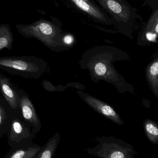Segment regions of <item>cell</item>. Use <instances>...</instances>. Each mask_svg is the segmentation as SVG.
Masks as SVG:
<instances>
[{
  "mask_svg": "<svg viewBox=\"0 0 158 158\" xmlns=\"http://www.w3.org/2000/svg\"><path fill=\"white\" fill-rule=\"evenodd\" d=\"M129 54L112 46H99L86 51L79 61L83 70L89 72L90 79L96 84L101 80L113 85L120 93H134V87L117 72L114 63L129 60Z\"/></svg>",
  "mask_w": 158,
  "mask_h": 158,
  "instance_id": "cell-1",
  "label": "cell"
},
{
  "mask_svg": "<svg viewBox=\"0 0 158 158\" xmlns=\"http://www.w3.org/2000/svg\"><path fill=\"white\" fill-rule=\"evenodd\" d=\"M111 18L117 32L133 39L135 23L140 19L137 10L127 0H94Z\"/></svg>",
  "mask_w": 158,
  "mask_h": 158,
  "instance_id": "cell-2",
  "label": "cell"
},
{
  "mask_svg": "<svg viewBox=\"0 0 158 158\" xmlns=\"http://www.w3.org/2000/svg\"><path fill=\"white\" fill-rule=\"evenodd\" d=\"M47 68L45 61L34 56L0 57V70L24 78H40Z\"/></svg>",
  "mask_w": 158,
  "mask_h": 158,
  "instance_id": "cell-3",
  "label": "cell"
},
{
  "mask_svg": "<svg viewBox=\"0 0 158 158\" xmlns=\"http://www.w3.org/2000/svg\"><path fill=\"white\" fill-rule=\"evenodd\" d=\"M98 144L89 148L88 153L102 158H133L136 154L134 147L123 139L113 136L97 138Z\"/></svg>",
  "mask_w": 158,
  "mask_h": 158,
  "instance_id": "cell-4",
  "label": "cell"
},
{
  "mask_svg": "<svg viewBox=\"0 0 158 158\" xmlns=\"http://www.w3.org/2000/svg\"><path fill=\"white\" fill-rule=\"evenodd\" d=\"M7 136L8 144L13 149L33 143L36 134L25 122L21 114L14 119Z\"/></svg>",
  "mask_w": 158,
  "mask_h": 158,
  "instance_id": "cell-5",
  "label": "cell"
},
{
  "mask_svg": "<svg viewBox=\"0 0 158 158\" xmlns=\"http://www.w3.org/2000/svg\"><path fill=\"white\" fill-rule=\"evenodd\" d=\"M73 7L95 22L105 26L113 25L111 18L94 0H66Z\"/></svg>",
  "mask_w": 158,
  "mask_h": 158,
  "instance_id": "cell-6",
  "label": "cell"
},
{
  "mask_svg": "<svg viewBox=\"0 0 158 158\" xmlns=\"http://www.w3.org/2000/svg\"><path fill=\"white\" fill-rule=\"evenodd\" d=\"M77 93L82 100L94 110L119 125H123L120 115L110 105L82 90H77Z\"/></svg>",
  "mask_w": 158,
  "mask_h": 158,
  "instance_id": "cell-7",
  "label": "cell"
},
{
  "mask_svg": "<svg viewBox=\"0 0 158 158\" xmlns=\"http://www.w3.org/2000/svg\"><path fill=\"white\" fill-rule=\"evenodd\" d=\"M20 110L25 122L29 125L35 134L38 133L42 127V124L35 106L27 93L23 89H19Z\"/></svg>",
  "mask_w": 158,
  "mask_h": 158,
  "instance_id": "cell-8",
  "label": "cell"
},
{
  "mask_svg": "<svg viewBox=\"0 0 158 158\" xmlns=\"http://www.w3.org/2000/svg\"><path fill=\"white\" fill-rule=\"evenodd\" d=\"M158 35V9L154 10L147 23L144 24L139 35L137 44L139 46L150 45L157 43Z\"/></svg>",
  "mask_w": 158,
  "mask_h": 158,
  "instance_id": "cell-9",
  "label": "cell"
},
{
  "mask_svg": "<svg viewBox=\"0 0 158 158\" xmlns=\"http://www.w3.org/2000/svg\"><path fill=\"white\" fill-rule=\"evenodd\" d=\"M19 90L10 78L0 73V93L15 110H20Z\"/></svg>",
  "mask_w": 158,
  "mask_h": 158,
  "instance_id": "cell-10",
  "label": "cell"
},
{
  "mask_svg": "<svg viewBox=\"0 0 158 158\" xmlns=\"http://www.w3.org/2000/svg\"><path fill=\"white\" fill-rule=\"evenodd\" d=\"M21 114V110H14L0 97V138L7 135L14 119Z\"/></svg>",
  "mask_w": 158,
  "mask_h": 158,
  "instance_id": "cell-11",
  "label": "cell"
},
{
  "mask_svg": "<svg viewBox=\"0 0 158 158\" xmlns=\"http://www.w3.org/2000/svg\"><path fill=\"white\" fill-rule=\"evenodd\" d=\"M42 146L34 143L11 149L4 156L6 158H35Z\"/></svg>",
  "mask_w": 158,
  "mask_h": 158,
  "instance_id": "cell-12",
  "label": "cell"
},
{
  "mask_svg": "<svg viewBox=\"0 0 158 158\" xmlns=\"http://www.w3.org/2000/svg\"><path fill=\"white\" fill-rule=\"evenodd\" d=\"M146 77L150 88L155 97L158 98V55H156L146 67Z\"/></svg>",
  "mask_w": 158,
  "mask_h": 158,
  "instance_id": "cell-13",
  "label": "cell"
},
{
  "mask_svg": "<svg viewBox=\"0 0 158 158\" xmlns=\"http://www.w3.org/2000/svg\"><path fill=\"white\" fill-rule=\"evenodd\" d=\"M60 133H57L48 140L37 154L35 158H52L60 142Z\"/></svg>",
  "mask_w": 158,
  "mask_h": 158,
  "instance_id": "cell-14",
  "label": "cell"
},
{
  "mask_svg": "<svg viewBox=\"0 0 158 158\" xmlns=\"http://www.w3.org/2000/svg\"><path fill=\"white\" fill-rule=\"evenodd\" d=\"M144 131L149 141L153 144L158 142V127L157 123L150 119H146L143 123Z\"/></svg>",
  "mask_w": 158,
  "mask_h": 158,
  "instance_id": "cell-15",
  "label": "cell"
},
{
  "mask_svg": "<svg viewBox=\"0 0 158 158\" xmlns=\"http://www.w3.org/2000/svg\"><path fill=\"white\" fill-rule=\"evenodd\" d=\"M74 42L75 38L73 35L68 34H65L63 36L62 43L64 47L65 48L73 47Z\"/></svg>",
  "mask_w": 158,
  "mask_h": 158,
  "instance_id": "cell-16",
  "label": "cell"
},
{
  "mask_svg": "<svg viewBox=\"0 0 158 158\" xmlns=\"http://www.w3.org/2000/svg\"><path fill=\"white\" fill-rule=\"evenodd\" d=\"M10 41L9 37L7 36H0V50L4 48L9 47L10 45Z\"/></svg>",
  "mask_w": 158,
  "mask_h": 158,
  "instance_id": "cell-17",
  "label": "cell"
},
{
  "mask_svg": "<svg viewBox=\"0 0 158 158\" xmlns=\"http://www.w3.org/2000/svg\"><path fill=\"white\" fill-rule=\"evenodd\" d=\"M139 1H142V0H139Z\"/></svg>",
  "mask_w": 158,
  "mask_h": 158,
  "instance_id": "cell-18",
  "label": "cell"
}]
</instances>
